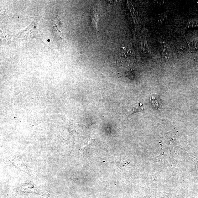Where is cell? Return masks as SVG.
<instances>
[{"label": "cell", "mask_w": 198, "mask_h": 198, "mask_svg": "<svg viewBox=\"0 0 198 198\" xmlns=\"http://www.w3.org/2000/svg\"><path fill=\"white\" fill-rule=\"evenodd\" d=\"M35 23L33 24V23H31V24L30 25L29 28L27 30L25 31H28V34L27 35H26L24 38H31V37H35L37 36L38 35V31L37 28L36 27V26L35 25Z\"/></svg>", "instance_id": "7a4b0ae2"}, {"label": "cell", "mask_w": 198, "mask_h": 198, "mask_svg": "<svg viewBox=\"0 0 198 198\" xmlns=\"http://www.w3.org/2000/svg\"><path fill=\"white\" fill-rule=\"evenodd\" d=\"M19 190L21 191H24V192L26 193H34L42 195L48 196H49L50 195L48 193L40 190L31 184H25L20 187Z\"/></svg>", "instance_id": "6da1fadb"}, {"label": "cell", "mask_w": 198, "mask_h": 198, "mask_svg": "<svg viewBox=\"0 0 198 198\" xmlns=\"http://www.w3.org/2000/svg\"><path fill=\"white\" fill-rule=\"evenodd\" d=\"M152 102L157 109L160 111L164 107V105H163L161 100L158 97L153 96L151 99Z\"/></svg>", "instance_id": "3957f363"}, {"label": "cell", "mask_w": 198, "mask_h": 198, "mask_svg": "<svg viewBox=\"0 0 198 198\" xmlns=\"http://www.w3.org/2000/svg\"><path fill=\"white\" fill-rule=\"evenodd\" d=\"M143 107H140V106H139L137 107H136V108H134L133 109L132 112H131L130 113L132 114L133 113H134L135 112H136L140 111H143Z\"/></svg>", "instance_id": "277c9868"}, {"label": "cell", "mask_w": 198, "mask_h": 198, "mask_svg": "<svg viewBox=\"0 0 198 198\" xmlns=\"http://www.w3.org/2000/svg\"><path fill=\"white\" fill-rule=\"evenodd\" d=\"M163 51H167V49H165L164 47V48L163 49ZM167 52H166V53H165V54H166V56L167 55Z\"/></svg>", "instance_id": "5b68a950"}]
</instances>
